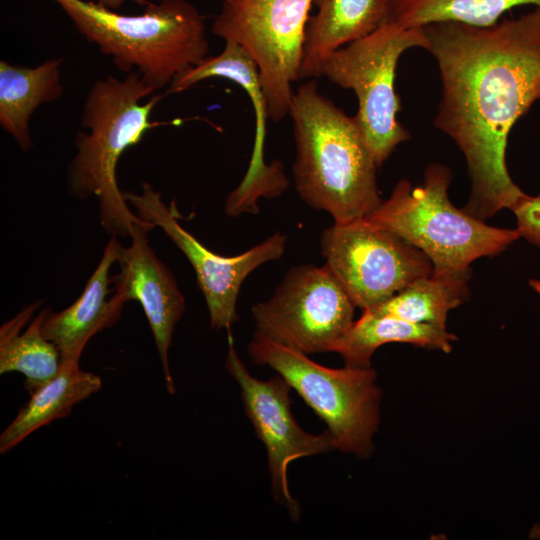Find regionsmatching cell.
<instances>
[{"instance_id":"2e32d148","label":"cell","mask_w":540,"mask_h":540,"mask_svg":"<svg viewBox=\"0 0 540 540\" xmlns=\"http://www.w3.org/2000/svg\"><path fill=\"white\" fill-rule=\"evenodd\" d=\"M391 0H313L317 13L309 17L300 78L321 77L327 57L362 38L388 20Z\"/></svg>"},{"instance_id":"30bf717a","label":"cell","mask_w":540,"mask_h":540,"mask_svg":"<svg viewBox=\"0 0 540 540\" xmlns=\"http://www.w3.org/2000/svg\"><path fill=\"white\" fill-rule=\"evenodd\" d=\"M321 252L325 265L362 311L433 273L432 262L420 249L364 218L325 229Z\"/></svg>"},{"instance_id":"44dd1931","label":"cell","mask_w":540,"mask_h":540,"mask_svg":"<svg viewBox=\"0 0 540 540\" xmlns=\"http://www.w3.org/2000/svg\"><path fill=\"white\" fill-rule=\"evenodd\" d=\"M470 274V270L433 272L415 280L369 311L446 329L449 311L464 303L469 296Z\"/></svg>"},{"instance_id":"8fae6325","label":"cell","mask_w":540,"mask_h":540,"mask_svg":"<svg viewBox=\"0 0 540 540\" xmlns=\"http://www.w3.org/2000/svg\"><path fill=\"white\" fill-rule=\"evenodd\" d=\"M141 187L139 194L124 192L126 200L140 219L159 227L183 252L204 295L211 328L229 331L239 319L236 304L243 281L260 265L279 259L285 251L287 237L276 232L242 254L231 257L216 254L180 225L174 203L168 206L148 182Z\"/></svg>"},{"instance_id":"8992f818","label":"cell","mask_w":540,"mask_h":540,"mask_svg":"<svg viewBox=\"0 0 540 540\" xmlns=\"http://www.w3.org/2000/svg\"><path fill=\"white\" fill-rule=\"evenodd\" d=\"M248 353L254 363L269 366L282 376L327 424L336 449L359 458L372 454L382 392L371 366L329 368L257 330Z\"/></svg>"},{"instance_id":"603a6c76","label":"cell","mask_w":540,"mask_h":540,"mask_svg":"<svg viewBox=\"0 0 540 540\" xmlns=\"http://www.w3.org/2000/svg\"><path fill=\"white\" fill-rule=\"evenodd\" d=\"M521 238L540 249V195H527L512 209Z\"/></svg>"},{"instance_id":"52a82bcc","label":"cell","mask_w":540,"mask_h":540,"mask_svg":"<svg viewBox=\"0 0 540 540\" xmlns=\"http://www.w3.org/2000/svg\"><path fill=\"white\" fill-rule=\"evenodd\" d=\"M428 47L423 27H405L387 20L370 34L331 53L322 65L321 76L355 93L358 109L354 118L378 167L410 138L397 119L401 108L395 90L399 58L408 49Z\"/></svg>"},{"instance_id":"cb8c5ba5","label":"cell","mask_w":540,"mask_h":540,"mask_svg":"<svg viewBox=\"0 0 540 540\" xmlns=\"http://www.w3.org/2000/svg\"><path fill=\"white\" fill-rule=\"evenodd\" d=\"M94 1L113 10L119 9L127 2H132L138 5H145V6H147L150 3L147 0H94Z\"/></svg>"},{"instance_id":"3957f363","label":"cell","mask_w":540,"mask_h":540,"mask_svg":"<svg viewBox=\"0 0 540 540\" xmlns=\"http://www.w3.org/2000/svg\"><path fill=\"white\" fill-rule=\"evenodd\" d=\"M133 71L123 79L108 75L90 87L81 114V127L74 138L76 153L67 168V190L79 200L95 197L100 224L111 237L130 238L134 214L117 181L122 154L141 142L157 123L151 113L162 94Z\"/></svg>"},{"instance_id":"5bb4252c","label":"cell","mask_w":540,"mask_h":540,"mask_svg":"<svg viewBox=\"0 0 540 540\" xmlns=\"http://www.w3.org/2000/svg\"><path fill=\"white\" fill-rule=\"evenodd\" d=\"M154 228L146 221L134 224L131 244L121 250L117 261L120 271L113 276L112 284L114 294L124 303L135 300L142 306L153 333L166 388L174 394L168 352L186 301L173 274L150 246L148 233Z\"/></svg>"},{"instance_id":"ffe728a7","label":"cell","mask_w":540,"mask_h":540,"mask_svg":"<svg viewBox=\"0 0 540 540\" xmlns=\"http://www.w3.org/2000/svg\"><path fill=\"white\" fill-rule=\"evenodd\" d=\"M455 340L456 336L444 328L364 310L338 343L335 352L342 356L345 366L364 368L370 367L376 349L387 343H409L449 353Z\"/></svg>"},{"instance_id":"d6986e66","label":"cell","mask_w":540,"mask_h":540,"mask_svg":"<svg viewBox=\"0 0 540 540\" xmlns=\"http://www.w3.org/2000/svg\"><path fill=\"white\" fill-rule=\"evenodd\" d=\"M41 304L33 301L0 328V374L22 373L29 394L51 380L61 365L58 348L42 332L46 309L28 325Z\"/></svg>"},{"instance_id":"d4e9b609","label":"cell","mask_w":540,"mask_h":540,"mask_svg":"<svg viewBox=\"0 0 540 540\" xmlns=\"http://www.w3.org/2000/svg\"><path fill=\"white\" fill-rule=\"evenodd\" d=\"M530 287L540 295V281L536 279L529 280Z\"/></svg>"},{"instance_id":"7c38bea8","label":"cell","mask_w":540,"mask_h":540,"mask_svg":"<svg viewBox=\"0 0 540 540\" xmlns=\"http://www.w3.org/2000/svg\"><path fill=\"white\" fill-rule=\"evenodd\" d=\"M225 367L241 389L244 411L267 451L271 489L275 500L298 520L300 506L292 497L287 480L288 465L302 457L336 449L329 430L315 435L304 431L291 413L288 382L278 374L268 381L253 377L240 359L231 335Z\"/></svg>"},{"instance_id":"5b68a950","label":"cell","mask_w":540,"mask_h":540,"mask_svg":"<svg viewBox=\"0 0 540 540\" xmlns=\"http://www.w3.org/2000/svg\"><path fill=\"white\" fill-rule=\"evenodd\" d=\"M451 178L447 166L431 164L422 185L400 180L389 198L364 217L420 249L435 273L470 270L475 260L497 255L521 238L517 229L489 226L456 208L448 195Z\"/></svg>"},{"instance_id":"6da1fadb","label":"cell","mask_w":540,"mask_h":540,"mask_svg":"<svg viewBox=\"0 0 540 540\" xmlns=\"http://www.w3.org/2000/svg\"><path fill=\"white\" fill-rule=\"evenodd\" d=\"M442 84L434 126L463 153L471 193L462 208L485 221L526 196L506 164L515 123L540 101V7L487 26L423 27Z\"/></svg>"},{"instance_id":"277c9868","label":"cell","mask_w":540,"mask_h":540,"mask_svg":"<svg viewBox=\"0 0 540 540\" xmlns=\"http://www.w3.org/2000/svg\"><path fill=\"white\" fill-rule=\"evenodd\" d=\"M53 1L119 71H137L156 91L208 56L204 18L187 0L150 2L137 15L121 14L96 1Z\"/></svg>"},{"instance_id":"7402d4cb","label":"cell","mask_w":540,"mask_h":540,"mask_svg":"<svg viewBox=\"0 0 540 540\" xmlns=\"http://www.w3.org/2000/svg\"><path fill=\"white\" fill-rule=\"evenodd\" d=\"M523 5L540 7V0H391L388 20L405 27L436 22L487 26Z\"/></svg>"},{"instance_id":"4fadbf2b","label":"cell","mask_w":540,"mask_h":540,"mask_svg":"<svg viewBox=\"0 0 540 540\" xmlns=\"http://www.w3.org/2000/svg\"><path fill=\"white\" fill-rule=\"evenodd\" d=\"M216 77L231 80L242 87L252 103L255 120L249 167L241 183L228 195L225 212L228 216L256 212L258 198L278 196L287 188L288 180L278 161L271 165L264 161L266 119L269 115L259 71L252 57L238 44L225 42L221 53L206 56L198 64L180 73L171 82L167 92L180 93L203 80Z\"/></svg>"},{"instance_id":"ac0fdd59","label":"cell","mask_w":540,"mask_h":540,"mask_svg":"<svg viewBox=\"0 0 540 540\" xmlns=\"http://www.w3.org/2000/svg\"><path fill=\"white\" fill-rule=\"evenodd\" d=\"M102 387L101 378L80 369L78 361H62L57 374L33 392L0 436L5 454L37 429L67 417L72 408Z\"/></svg>"},{"instance_id":"9c48e42d","label":"cell","mask_w":540,"mask_h":540,"mask_svg":"<svg viewBox=\"0 0 540 540\" xmlns=\"http://www.w3.org/2000/svg\"><path fill=\"white\" fill-rule=\"evenodd\" d=\"M355 304L327 265L290 269L272 297L252 307L257 331L304 354L335 352Z\"/></svg>"},{"instance_id":"9a60e30c","label":"cell","mask_w":540,"mask_h":540,"mask_svg":"<svg viewBox=\"0 0 540 540\" xmlns=\"http://www.w3.org/2000/svg\"><path fill=\"white\" fill-rule=\"evenodd\" d=\"M122 248L118 238L111 237L79 298L60 312L46 309L42 332L58 348L61 362H79L92 336L118 321L125 303L115 294L108 299V294L113 280L110 269L118 261Z\"/></svg>"},{"instance_id":"e0dca14e","label":"cell","mask_w":540,"mask_h":540,"mask_svg":"<svg viewBox=\"0 0 540 540\" xmlns=\"http://www.w3.org/2000/svg\"><path fill=\"white\" fill-rule=\"evenodd\" d=\"M62 64V58H50L34 67L0 61V126L23 151L33 147L32 114L64 92Z\"/></svg>"},{"instance_id":"ba28073f","label":"cell","mask_w":540,"mask_h":540,"mask_svg":"<svg viewBox=\"0 0 540 540\" xmlns=\"http://www.w3.org/2000/svg\"><path fill=\"white\" fill-rule=\"evenodd\" d=\"M313 0H223L211 31L241 46L257 65L269 119L289 115L300 79Z\"/></svg>"},{"instance_id":"7a4b0ae2","label":"cell","mask_w":540,"mask_h":540,"mask_svg":"<svg viewBox=\"0 0 540 540\" xmlns=\"http://www.w3.org/2000/svg\"><path fill=\"white\" fill-rule=\"evenodd\" d=\"M289 116L296 144L293 176L299 196L337 224L353 222L382 202L378 165L354 118L318 90L314 80L294 92Z\"/></svg>"}]
</instances>
